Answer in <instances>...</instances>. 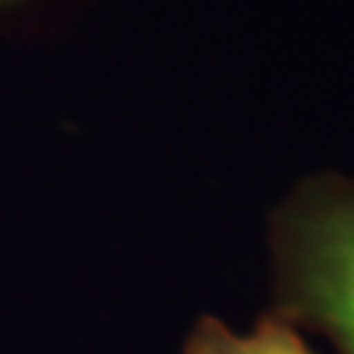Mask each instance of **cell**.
I'll use <instances>...</instances> for the list:
<instances>
[{
	"label": "cell",
	"instance_id": "cell-2",
	"mask_svg": "<svg viewBox=\"0 0 354 354\" xmlns=\"http://www.w3.org/2000/svg\"><path fill=\"white\" fill-rule=\"evenodd\" d=\"M183 354H313L301 337L286 325L283 319L269 316L251 330V334H236L225 322L213 316L198 319L189 339L183 346Z\"/></svg>",
	"mask_w": 354,
	"mask_h": 354
},
{
	"label": "cell",
	"instance_id": "cell-3",
	"mask_svg": "<svg viewBox=\"0 0 354 354\" xmlns=\"http://www.w3.org/2000/svg\"><path fill=\"white\" fill-rule=\"evenodd\" d=\"M0 3H3V0H0Z\"/></svg>",
	"mask_w": 354,
	"mask_h": 354
},
{
	"label": "cell",
	"instance_id": "cell-1",
	"mask_svg": "<svg viewBox=\"0 0 354 354\" xmlns=\"http://www.w3.org/2000/svg\"><path fill=\"white\" fill-rule=\"evenodd\" d=\"M278 319L354 354V183H310L274 218Z\"/></svg>",
	"mask_w": 354,
	"mask_h": 354
}]
</instances>
